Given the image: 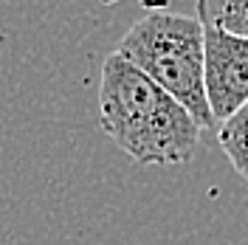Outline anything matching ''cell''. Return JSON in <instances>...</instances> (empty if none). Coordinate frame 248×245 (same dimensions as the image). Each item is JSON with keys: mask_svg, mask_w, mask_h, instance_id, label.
I'll list each match as a JSON object with an SVG mask.
<instances>
[{"mask_svg": "<svg viewBox=\"0 0 248 245\" xmlns=\"http://www.w3.org/2000/svg\"><path fill=\"white\" fill-rule=\"evenodd\" d=\"M217 144L240 178L248 181V102L217 127Z\"/></svg>", "mask_w": 248, "mask_h": 245, "instance_id": "277c9868", "label": "cell"}, {"mask_svg": "<svg viewBox=\"0 0 248 245\" xmlns=\"http://www.w3.org/2000/svg\"><path fill=\"white\" fill-rule=\"evenodd\" d=\"M206 37V96L217 122L248 102V37L203 23Z\"/></svg>", "mask_w": 248, "mask_h": 245, "instance_id": "3957f363", "label": "cell"}, {"mask_svg": "<svg viewBox=\"0 0 248 245\" xmlns=\"http://www.w3.org/2000/svg\"><path fill=\"white\" fill-rule=\"evenodd\" d=\"M201 23H215L220 29L248 37V0H198Z\"/></svg>", "mask_w": 248, "mask_h": 245, "instance_id": "5b68a950", "label": "cell"}, {"mask_svg": "<svg viewBox=\"0 0 248 245\" xmlns=\"http://www.w3.org/2000/svg\"><path fill=\"white\" fill-rule=\"evenodd\" d=\"M116 51L172 93L203 130L217 127L206 96V37L198 15L150 12L133 23Z\"/></svg>", "mask_w": 248, "mask_h": 245, "instance_id": "7a4b0ae2", "label": "cell"}, {"mask_svg": "<svg viewBox=\"0 0 248 245\" xmlns=\"http://www.w3.org/2000/svg\"><path fill=\"white\" fill-rule=\"evenodd\" d=\"M99 124L136 164H186L201 144V124L158 82L119 51L102 65Z\"/></svg>", "mask_w": 248, "mask_h": 245, "instance_id": "6da1fadb", "label": "cell"}]
</instances>
